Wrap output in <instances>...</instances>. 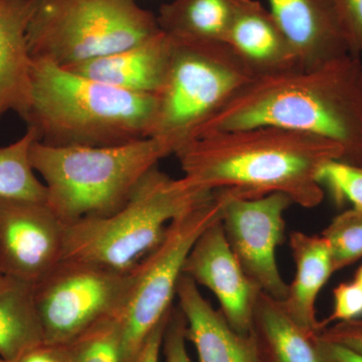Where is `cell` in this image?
<instances>
[{
	"label": "cell",
	"instance_id": "15",
	"mask_svg": "<svg viewBox=\"0 0 362 362\" xmlns=\"http://www.w3.org/2000/svg\"><path fill=\"white\" fill-rule=\"evenodd\" d=\"M35 0H0V121L8 112L25 120L32 102L33 57L28 30Z\"/></svg>",
	"mask_w": 362,
	"mask_h": 362
},
{
	"label": "cell",
	"instance_id": "6",
	"mask_svg": "<svg viewBox=\"0 0 362 362\" xmlns=\"http://www.w3.org/2000/svg\"><path fill=\"white\" fill-rule=\"evenodd\" d=\"M169 39L151 137L168 143L175 154L256 76L226 42Z\"/></svg>",
	"mask_w": 362,
	"mask_h": 362
},
{
	"label": "cell",
	"instance_id": "18",
	"mask_svg": "<svg viewBox=\"0 0 362 362\" xmlns=\"http://www.w3.org/2000/svg\"><path fill=\"white\" fill-rule=\"evenodd\" d=\"M289 246L294 259V280L288 284L286 310L295 322L310 334L320 332L316 301L331 275L335 273L327 242L319 235L293 232Z\"/></svg>",
	"mask_w": 362,
	"mask_h": 362
},
{
	"label": "cell",
	"instance_id": "26",
	"mask_svg": "<svg viewBox=\"0 0 362 362\" xmlns=\"http://www.w3.org/2000/svg\"><path fill=\"white\" fill-rule=\"evenodd\" d=\"M337 16L349 54L362 56V0H326Z\"/></svg>",
	"mask_w": 362,
	"mask_h": 362
},
{
	"label": "cell",
	"instance_id": "11",
	"mask_svg": "<svg viewBox=\"0 0 362 362\" xmlns=\"http://www.w3.org/2000/svg\"><path fill=\"white\" fill-rule=\"evenodd\" d=\"M66 230L44 202H0L2 274L37 284L62 261Z\"/></svg>",
	"mask_w": 362,
	"mask_h": 362
},
{
	"label": "cell",
	"instance_id": "36",
	"mask_svg": "<svg viewBox=\"0 0 362 362\" xmlns=\"http://www.w3.org/2000/svg\"><path fill=\"white\" fill-rule=\"evenodd\" d=\"M0 362H6V361H4V359H2L1 357H0Z\"/></svg>",
	"mask_w": 362,
	"mask_h": 362
},
{
	"label": "cell",
	"instance_id": "19",
	"mask_svg": "<svg viewBox=\"0 0 362 362\" xmlns=\"http://www.w3.org/2000/svg\"><path fill=\"white\" fill-rule=\"evenodd\" d=\"M258 362H319L315 337L300 327L283 300L259 293L251 330Z\"/></svg>",
	"mask_w": 362,
	"mask_h": 362
},
{
	"label": "cell",
	"instance_id": "24",
	"mask_svg": "<svg viewBox=\"0 0 362 362\" xmlns=\"http://www.w3.org/2000/svg\"><path fill=\"white\" fill-rule=\"evenodd\" d=\"M321 235L329 246L334 272L362 258V211L347 209L335 216Z\"/></svg>",
	"mask_w": 362,
	"mask_h": 362
},
{
	"label": "cell",
	"instance_id": "30",
	"mask_svg": "<svg viewBox=\"0 0 362 362\" xmlns=\"http://www.w3.org/2000/svg\"><path fill=\"white\" fill-rule=\"evenodd\" d=\"M319 362H362V354L316 335Z\"/></svg>",
	"mask_w": 362,
	"mask_h": 362
},
{
	"label": "cell",
	"instance_id": "5",
	"mask_svg": "<svg viewBox=\"0 0 362 362\" xmlns=\"http://www.w3.org/2000/svg\"><path fill=\"white\" fill-rule=\"evenodd\" d=\"M211 192L187 187L157 165L113 214L66 226L62 259L133 271L161 242L169 223Z\"/></svg>",
	"mask_w": 362,
	"mask_h": 362
},
{
	"label": "cell",
	"instance_id": "33",
	"mask_svg": "<svg viewBox=\"0 0 362 362\" xmlns=\"http://www.w3.org/2000/svg\"><path fill=\"white\" fill-rule=\"evenodd\" d=\"M354 281L362 287V265L357 269L356 275H354Z\"/></svg>",
	"mask_w": 362,
	"mask_h": 362
},
{
	"label": "cell",
	"instance_id": "2",
	"mask_svg": "<svg viewBox=\"0 0 362 362\" xmlns=\"http://www.w3.org/2000/svg\"><path fill=\"white\" fill-rule=\"evenodd\" d=\"M266 125L329 139L343 150L340 161L362 166L361 59L346 54L317 68L256 76L195 138Z\"/></svg>",
	"mask_w": 362,
	"mask_h": 362
},
{
	"label": "cell",
	"instance_id": "28",
	"mask_svg": "<svg viewBox=\"0 0 362 362\" xmlns=\"http://www.w3.org/2000/svg\"><path fill=\"white\" fill-rule=\"evenodd\" d=\"M187 322L180 308H173L169 316L162 354L164 362H192L187 349Z\"/></svg>",
	"mask_w": 362,
	"mask_h": 362
},
{
	"label": "cell",
	"instance_id": "14",
	"mask_svg": "<svg viewBox=\"0 0 362 362\" xmlns=\"http://www.w3.org/2000/svg\"><path fill=\"white\" fill-rule=\"evenodd\" d=\"M175 297L187 322V341L194 345L199 362H258L251 334L233 329L185 274L178 281Z\"/></svg>",
	"mask_w": 362,
	"mask_h": 362
},
{
	"label": "cell",
	"instance_id": "10",
	"mask_svg": "<svg viewBox=\"0 0 362 362\" xmlns=\"http://www.w3.org/2000/svg\"><path fill=\"white\" fill-rule=\"evenodd\" d=\"M292 204L281 192L259 197L235 192L221 218L228 245L247 277L259 291L278 300L287 297L288 284L279 271L276 252L284 237L286 211Z\"/></svg>",
	"mask_w": 362,
	"mask_h": 362
},
{
	"label": "cell",
	"instance_id": "22",
	"mask_svg": "<svg viewBox=\"0 0 362 362\" xmlns=\"http://www.w3.org/2000/svg\"><path fill=\"white\" fill-rule=\"evenodd\" d=\"M37 140L35 131L28 127L18 141L0 148V202L47 204V187L30 161V148Z\"/></svg>",
	"mask_w": 362,
	"mask_h": 362
},
{
	"label": "cell",
	"instance_id": "7",
	"mask_svg": "<svg viewBox=\"0 0 362 362\" xmlns=\"http://www.w3.org/2000/svg\"><path fill=\"white\" fill-rule=\"evenodd\" d=\"M160 33L156 14L136 0H35L28 40L33 59L68 66Z\"/></svg>",
	"mask_w": 362,
	"mask_h": 362
},
{
	"label": "cell",
	"instance_id": "16",
	"mask_svg": "<svg viewBox=\"0 0 362 362\" xmlns=\"http://www.w3.org/2000/svg\"><path fill=\"white\" fill-rule=\"evenodd\" d=\"M169 57L170 39L161 32L129 49L63 68L119 89L156 97L163 86Z\"/></svg>",
	"mask_w": 362,
	"mask_h": 362
},
{
	"label": "cell",
	"instance_id": "31",
	"mask_svg": "<svg viewBox=\"0 0 362 362\" xmlns=\"http://www.w3.org/2000/svg\"><path fill=\"white\" fill-rule=\"evenodd\" d=\"M16 362H73L66 344L42 343L26 352Z\"/></svg>",
	"mask_w": 362,
	"mask_h": 362
},
{
	"label": "cell",
	"instance_id": "29",
	"mask_svg": "<svg viewBox=\"0 0 362 362\" xmlns=\"http://www.w3.org/2000/svg\"><path fill=\"white\" fill-rule=\"evenodd\" d=\"M318 334L324 339L338 343L362 354V319L361 318L335 322L329 327L323 328Z\"/></svg>",
	"mask_w": 362,
	"mask_h": 362
},
{
	"label": "cell",
	"instance_id": "17",
	"mask_svg": "<svg viewBox=\"0 0 362 362\" xmlns=\"http://www.w3.org/2000/svg\"><path fill=\"white\" fill-rule=\"evenodd\" d=\"M226 42L255 76L274 75L300 68L289 40L270 11L257 0H245Z\"/></svg>",
	"mask_w": 362,
	"mask_h": 362
},
{
	"label": "cell",
	"instance_id": "9",
	"mask_svg": "<svg viewBox=\"0 0 362 362\" xmlns=\"http://www.w3.org/2000/svg\"><path fill=\"white\" fill-rule=\"evenodd\" d=\"M133 271L120 273L62 259L35 285L45 342L68 344L95 324L118 314L132 285Z\"/></svg>",
	"mask_w": 362,
	"mask_h": 362
},
{
	"label": "cell",
	"instance_id": "12",
	"mask_svg": "<svg viewBox=\"0 0 362 362\" xmlns=\"http://www.w3.org/2000/svg\"><path fill=\"white\" fill-rule=\"evenodd\" d=\"M183 274L214 293L228 324L250 334L252 312L259 295L235 258L221 220L202 233L188 254Z\"/></svg>",
	"mask_w": 362,
	"mask_h": 362
},
{
	"label": "cell",
	"instance_id": "34",
	"mask_svg": "<svg viewBox=\"0 0 362 362\" xmlns=\"http://www.w3.org/2000/svg\"><path fill=\"white\" fill-rule=\"evenodd\" d=\"M361 78H362V56L361 57Z\"/></svg>",
	"mask_w": 362,
	"mask_h": 362
},
{
	"label": "cell",
	"instance_id": "21",
	"mask_svg": "<svg viewBox=\"0 0 362 362\" xmlns=\"http://www.w3.org/2000/svg\"><path fill=\"white\" fill-rule=\"evenodd\" d=\"M245 0H173L156 16L161 32L173 39L226 42Z\"/></svg>",
	"mask_w": 362,
	"mask_h": 362
},
{
	"label": "cell",
	"instance_id": "1",
	"mask_svg": "<svg viewBox=\"0 0 362 362\" xmlns=\"http://www.w3.org/2000/svg\"><path fill=\"white\" fill-rule=\"evenodd\" d=\"M175 156L181 180L194 189L228 188L244 197L281 192L313 209L323 201L321 170L342 160L343 150L320 136L266 125L202 135Z\"/></svg>",
	"mask_w": 362,
	"mask_h": 362
},
{
	"label": "cell",
	"instance_id": "20",
	"mask_svg": "<svg viewBox=\"0 0 362 362\" xmlns=\"http://www.w3.org/2000/svg\"><path fill=\"white\" fill-rule=\"evenodd\" d=\"M44 342L35 285L4 274L0 277V357L16 362Z\"/></svg>",
	"mask_w": 362,
	"mask_h": 362
},
{
	"label": "cell",
	"instance_id": "25",
	"mask_svg": "<svg viewBox=\"0 0 362 362\" xmlns=\"http://www.w3.org/2000/svg\"><path fill=\"white\" fill-rule=\"evenodd\" d=\"M319 180L328 187L337 204L349 202L354 209L362 211V166L331 161L321 170Z\"/></svg>",
	"mask_w": 362,
	"mask_h": 362
},
{
	"label": "cell",
	"instance_id": "3",
	"mask_svg": "<svg viewBox=\"0 0 362 362\" xmlns=\"http://www.w3.org/2000/svg\"><path fill=\"white\" fill-rule=\"evenodd\" d=\"M156 97L135 94L33 59L25 118L37 140L56 147L118 146L151 137Z\"/></svg>",
	"mask_w": 362,
	"mask_h": 362
},
{
	"label": "cell",
	"instance_id": "13",
	"mask_svg": "<svg viewBox=\"0 0 362 362\" xmlns=\"http://www.w3.org/2000/svg\"><path fill=\"white\" fill-rule=\"evenodd\" d=\"M270 13L296 52L300 68L313 69L349 54L326 0H268Z\"/></svg>",
	"mask_w": 362,
	"mask_h": 362
},
{
	"label": "cell",
	"instance_id": "27",
	"mask_svg": "<svg viewBox=\"0 0 362 362\" xmlns=\"http://www.w3.org/2000/svg\"><path fill=\"white\" fill-rule=\"evenodd\" d=\"M333 298L332 313L325 321L320 322V331L328 324L352 320L362 315V287L354 280L335 287Z\"/></svg>",
	"mask_w": 362,
	"mask_h": 362
},
{
	"label": "cell",
	"instance_id": "8",
	"mask_svg": "<svg viewBox=\"0 0 362 362\" xmlns=\"http://www.w3.org/2000/svg\"><path fill=\"white\" fill-rule=\"evenodd\" d=\"M235 190H214L169 223L161 242L133 271V282L121 310L124 362H135L143 343L168 316L190 250L202 233L221 220Z\"/></svg>",
	"mask_w": 362,
	"mask_h": 362
},
{
	"label": "cell",
	"instance_id": "4",
	"mask_svg": "<svg viewBox=\"0 0 362 362\" xmlns=\"http://www.w3.org/2000/svg\"><path fill=\"white\" fill-rule=\"evenodd\" d=\"M175 156L156 137L106 147H56L37 140L30 161L47 187V204L66 226L122 207L143 176Z\"/></svg>",
	"mask_w": 362,
	"mask_h": 362
},
{
	"label": "cell",
	"instance_id": "23",
	"mask_svg": "<svg viewBox=\"0 0 362 362\" xmlns=\"http://www.w3.org/2000/svg\"><path fill=\"white\" fill-rule=\"evenodd\" d=\"M66 345L73 362H124L117 314L95 324Z\"/></svg>",
	"mask_w": 362,
	"mask_h": 362
},
{
	"label": "cell",
	"instance_id": "35",
	"mask_svg": "<svg viewBox=\"0 0 362 362\" xmlns=\"http://www.w3.org/2000/svg\"><path fill=\"white\" fill-rule=\"evenodd\" d=\"M2 275H4V274H2L1 267H0V277H1Z\"/></svg>",
	"mask_w": 362,
	"mask_h": 362
},
{
	"label": "cell",
	"instance_id": "32",
	"mask_svg": "<svg viewBox=\"0 0 362 362\" xmlns=\"http://www.w3.org/2000/svg\"><path fill=\"white\" fill-rule=\"evenodd\" d=\"M170 312L150 332L146 340L143 343L135 362H160L162 343H163L164 332H165Z\"/></svg>",
	"mask_w": 362,
	"mask_h": 362
}]
</instances>
